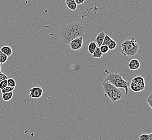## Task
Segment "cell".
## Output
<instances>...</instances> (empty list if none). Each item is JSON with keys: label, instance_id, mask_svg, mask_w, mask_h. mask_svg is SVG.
<instances>
[{"label": "cell", "instance_id": "17", "mask_svg": "<svg viewBox=\"0 0 152 140\" xmlns=\"http://www.w3.org/2000/svg\"><path fill=\"white\" fill-rule=\"evenodd\" d=\"M8 58V57L7 55L0 51V63H1L2 64L5 63L7 61Z\"/></svg>", "mask_w": 152, "mask_h": 140}, {"label": "cell", "instance_id": "13", "mask_svg": "<svg viewBox=\"0 0 152 140\" xmlns=\"http://www.w3.org/2000/svg\"><path fill=\"white\" fill-rule=\"evenodd\" d=\"M66 4L67 7L69 8V9H70L72 11H75L77 8V6H78L75 2V0L67 2V3H66Z\"/></svg>", "mask_w": 152, "mask_h": 140}, {"label": "cell", "instance_id": "22", "mask_svg": "<svg viewBox=\"0 0 152 140\" xmlns=\"http://www.w3.org/2000/svg\"><path fill=\"white\" fill-rule=\"evenodd\" d=\"M146 101L151 108H152V93L149 94V96L146 98Z\"/></svg>", "mask_w": 152, "mask_h": 140}, {"label": "cell", "instance_id": "14", "mask_svg": "<svg viewBox=\"0 0 152 140\" xmlns=\"http://www.w3.org/2000/svg\"><path fill=\"white\" fill-rule=\"evenodd\" d=\"M102 55H103V53L101 52L99 47H96V50L92 54L93 57L94 58H101Z\"/></svg>", "mask_w": 152, "mask_h": 140}, {"label": "cell", "instance_id": "1", "mask_svg": "<svg viewBox=\"0 0 152 140\" xmlns=\"http://www.w3.org/2000/svg\"><path fill=\"white\" fill-rule=\"evenodd\" d=\"M84 27L79 22H73L65 24L59 31V37L65 44H68L75 38L84 36Z\"/></svg>", "mask_w": 152, "mask_h": 140}, {"label": "cell", "instance_id": "16", "mask_svg": "<svg viewBox=\"0 0 152 140\" xmlns=\"http://www.w3.org/2000/svg\"><path fill=\"white\" fill-rule=\"evenodd\" d=\"M117 45V44L116 42L114 41V40H113V39H112L111 41H110L109 42V43L107 44V47H108L109 50H114L116 48Z\"/></svg>", "mask_w": 152, "mask_h": 140}, {"label": "cell", "instance_id": "29", "mask_svg": "<svg viewBox=\"0 0 152 140\" xmlns=\"http://www.w3.org/2000/svg\"><path fill=\"white\" fill-rule=\"evenodd\" d=\"M1 69H2V64L0 63V72H1Z\"/></svg>", "mask_w": 152, "mask_h": 140}, {"label": "cell", "instance_id": "23", "mask_svg": "<svg viewBox=\"0 0 152 140\" xmlns=\"http://www.w3.org/2000/svg\"><path fill=\"white\" fill-rule=\"evenodd\" d=\"M7 86H8L7 79L4 80L0 82V90H2L4 88H6Z\"/></svg>", "mask_w": 152, "mask_h": 140}, {"label": "cell", "instance_id": "15", "mask_svg": "<svg viewBox=\"0 0 152 140\" xmlns=\"http://www.w3.org/2000/svg\"><path fill=\"white\" fill-rule=\"evenodd\" d=\"M132 80H134L135 82H137V83L140 84V85H142L143 86H145V81L143 77L141 76H137L133 78Z\"/></svg>", "mask_w": 152, "mask_h": 140}, {"label": "cell", "instance_id": "26", "mask_svg": "<svg viewBox=\"0 0 152 140\" xmlns=\"http://www.w3.org/2000/svg\"><path fill=\"white\" fill-rule=\"evenodd\" d=\"M75 1L77 5H80L84 3L85 0H75Z\"/></svg>", "mask_w": 152, "mask_h": 140}, {"label": "cell", "instance_id": "4", "mask_svg": "<svg viewBox=\"0 0 152 140\" xmlns=\"http://www.w3.org/2000/svg\"><path fill=\"white\" fill-rule=\"evenodd\" d=\"M139 49V45L134 38L126 39L124 41L120 46V53L124 56H134Z\"/></svg>", "mask_w": 152, "mask_h": 140}, {"label": "cell", "instance_id": "10", "mask_svg": "<svg viewBox=\"0 0 152 140\" xmlns=\"http://www.w3.org/2000/svg\"><path fill=\"white\" fill-rule=\"evenodd\" d=\"M0 51L7 55L8 57L11 56L13 53L12 47L9 46H4L0 49Z\"/></svg>", "mask_w": 152, "mask_h": 140}, {"label": "cell", "instance_id": "20", "mask_svg": "<svg viewBox=\"0 0 152 140\" xmlns=\"http://www.w3.org/2000/svg\"><path fill=\"white\" fill-rule=\"evenodd\" d=\"M112 39L110 36H108L107 35H105V37L104 38V41H103V43H102V45H107V44L109 43V42L111 41Z\"/></svg>", "mask_w": 152, "mask_h": 140}, {"label": "cell", "instance_id": "11", "mask_svg": "<svg viewBox=\"0 0 152 140\" xmlns=\"http://www.w3.org/2000/svg\"><path fill=\"white\" fill-rule=\"evenodd\" d=\"M97 47L96 44L95 42H91L88 44V52L90 53L91 55H92L94 51L96 50V47Z\"/></svg>", "mask_w": 152, "mask_h": 140}, {"label": "cell", "instance_id": "5", "mask_svg": "<svg viewBox=\"0 0 152 140\" xmlns=\"http://www.w3.org/2000/svg\"><path fill=\"white\" fill-rule=\"evenodd\" d=\"M69 47L73 51H78L83 46V36L75 38L68 44Z\"/></svg>", "mask_w": 152, "mask_h": 140}, {"label": "cell", "instance_id": "8", "mask_svg": "<svg viewBox=\"0 0 152 140\" xmlns=\"http://www.w3.org/2000/svg\"><path fill=\"white\" fill-rule=\"evenodd\" d=\"M129 67L132 71L138 70L140 67V63L137 59H132L129 62Z\"/></svg>", "mask_w": 152, "mask_h": 140}, {"label": "cell", "instance_id": "18", "mask_svg": "<svg viewBox=\"0 0 152 140\" xmlns=\"http://www.w3.org/2000/svg\"><path fill=\"white\" fill-rule=\"evenodd\" d=\"M7 84H8V86L9 87L15 88L16 86V82L15 80L12 78L7 79Z\"/></svg>", "mask_w": 152, "mask_h": 140}, {"label": "cell", "instance_id": "25", "mask_svg": "<svg viewBox=\"0 0 152 140\" xmlns=\"http://www.w3.org/2000/svg\"><path fill=\"white\" fill-rule=\"evenodd\" d=\"M8 79V77L4 73L0 72V82L4 80Z\"/></svg>", "mask_w": 152, "mask_h": 140}, {"label": "cell", "instance_id": "7", "mask_svg": "<svg viewBox=\"0 0 152 140\" xmlns=\"http://www.w3.org/2000/svg\"><path fill=\"white\" fill-rule=\"evenodd\" d=\"M129 87L131 88V89L135 92H141L145 88V86L140 85V84L137 83V82H135L133 80H132L130 82Z\"/></svg>", "mask_w": 152, "mask_h": 140}, {"label": "cell", "instance_id": "24", "mask_svg": "<svg viewBox=\"0 0 152 140\" xmlns=\"http://www.w3.org/2000/svg\"><path fill=\"white\" fill-rule=\"evenodd\" d=\"M148 134L143 133L139 136V140H148Z\"/></svg>", "mask_w": 152, "mask_h": 140}, {"label": "cell", "instance_id": "3", "mask_svg": "<svg viewBox=\"0 0 152 140\" xmlns=\"http://www.w3.org/2000/svg\"><path fill=\"white\" fill-rule=\"evenodd\" d=\"M102 89L112 102L114 104L124 98V95L121 90L114 85L107 82H102Z\"/></svg>", "mask_w": 152, "mask_h": 140}, {"label": "cell", "instance_id": "27", "mask_svg": "<svg viewBox=\"0 0 152 140\" xmlns=\"http://www.w3.org/2000/svg\"><path fill=\"white\" fill-rule=\"evenodd\" d=\"M148 140H152V133H150L149 134H148Z\"/></svg>", "mask_w": 152, "mask_h": 140}, {"label": "cell", "instance_id": "9", "mask_svg": "<svg viewBox=\"0 0 152 140\" xmlns=\"http://www.w3.org/2000/svg\"><path fill=\"white\" fill-rule=\"evenodd\" d=\"M105 34L104 31L100 32L98 35H97L96 39H95V42L96 44L97 47H99L101 45H102L103 41H104V38L105 37Z\"/></svg>", "mask_w": 152, "mask_h": 140}, {"label": "cell", "instance_id": "28", "mask_svg": "<svg viewBox=\"0 0 152 140\" xmlns=\"http://www.w3.org/2000/svg\"><path fill=\"white\" fill-rule=\"evenodd\" d=\"M73 1V0H65V3H67V2H70V1Z\"/></svg>", "mask_w": 152, "mask_h": 140}, {"label": "cell", "instance_id": "12", "mask_svg": "<svg viewBox=\"0 0 152 140\" xmlns=\"http://www.w3.org/2000/svg\"><path fill=\"white\" fill-rule=\"evenodd\" d=\"M13 91L8 92V93H5L2 94V99L3 101H8L12 99L13 97Z\"/></svg>", "mask_w": 152, "mask_h": 140}, {"label": "cell", "instance_id": "19", "mask_svg": "<svg viewBox=\"0 0 152 140\" xmlns=\"http://www.w3.org/2000/svg\"><path fill=\"white\" fill-rule=\"evenodd\" d=\"M14 89H15V88H12V87H9V86H7L6 88H4L2 90H1V93L3 94L12 92L13 90H14Z\"/></svg>", "mask_w": 152, "mask_h": 140}, {"label": "cell", "instance_id": "2", "mask_svg": "<svg viewBox=\"0 0 152 140\" xmlns=\"http://www.w3.org/2000/svg\"><path fill=\"white\" fill-rule=\"evenodd\" d=\"M105 72L107 73V75L106 77L104 82H110L117 88H124L125 90V96H126L129 93L131 82L126 81L125 79H123L122 74L118 72L113 73L109 72L107 70H106Z\"/></svg>", "mask_w": 152, "mask_h": 140}, {"label": "cell", "instance_id": "21", "mask_svg": "<svg viewBox=\"0 0 152 140\" xmlns=\"http://www.w3.org/2000/svg\"><path fill=\"white\" fill-rule=\"evenodd\" d=\"M100 50L101 51V52L103 53V54H105V53H107L108 52V47H107L106 45H101L100 47H99Z\"/></svg>", "mask_w": 152, "mask_h": 140}, {"label": "cell", "instance_id": "6", "mask_svg": "<svg viewBox=\"0 0 152 140\" xmlns=\"http://www.w3.org/2000/svg\"><path fill=\"white\" fill-rule=\"evenodd\" d=\"M43 93V90L39 86L31 88L30 90L29 97L33 99H39L42 96Z\"/></svg>", "mask_w": 152, "mask_h": 140}]
</instances>
